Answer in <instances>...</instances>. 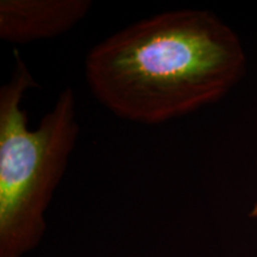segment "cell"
I'll list each match as a JSON object with an SVG mask.
<instances>
[{
  "mask_svg": "<svg viewBox=\"0 0 257 257\" xmlns=\"http://www.w3.org/2000/svg\"><path fill=\"white\" fill-rule=\"evenodd\" d=\"M237 34L206 10L162 12L89 50V91L117 117L156 125L219 101L246 73Z\"/></svg>",
  "mask_w": 257,
  "mask_h": 257,
  "instance_id": "1",
  "label": "cell"
},
{
  "mask_svg": "<svg viewBox=\"0 0 257 257\" xmlns=\"http://www.w3.org/2000/svg\"><path fill=\"white\" fill-rule=\"evenodd\" d=\"M92 8L89 0H2L0 37L28 44L66 34Z\"/></svg>",
  "mask_w": 257,
  "mask_h": 257,
  "instance_id": "3",
  "label": "cell"
},
{
  "mask_svg": "<svg viewBox=\"0 0 257 257\" xmlns=\"http://www.w3.org/2000/svg\"><path fill=\"white\" fill-rule=\"evenodd\" d=\"M9 81L0 88V257H23L46 233V211L62 180L79 135L75 94L66 88L37 128L21 107L36 87L15 51Z\"/></svg>",
  "mask_w": 257,
  "mask_h": 257,
  "instance_id": "2",
  "label": "cell"
},
{
  "mask_svg": "<svg viewBox=\"0 0 257 257\" xmlns=\"http://www.w3.org/2000/svg\"><path fill=\"white\" fill-rule=\"evenodd\" d=\"M249 216L253 218V219H257V199H256V201L253 202L252 208H251V211H250Z\"/></svg>",
  "mask_w": 257,
  "mask_h": 257,
  "instance_id": "4",
  "label": "cell"
}]
</instances>
